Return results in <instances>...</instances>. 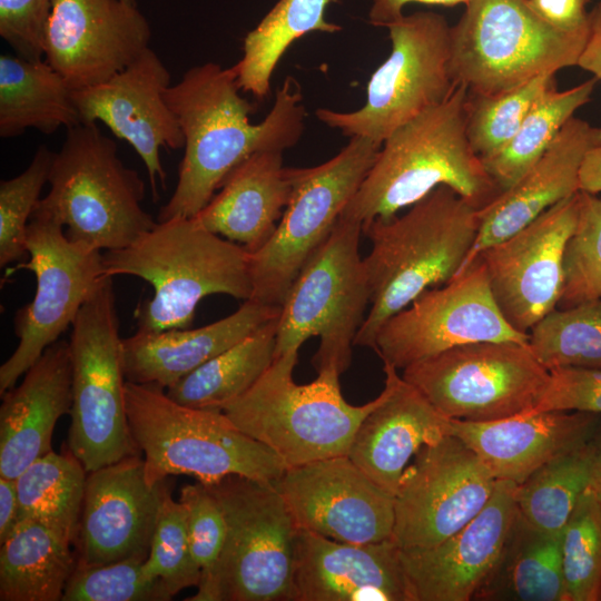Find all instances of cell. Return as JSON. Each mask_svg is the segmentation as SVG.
<instances>
[{"instance_id":"cell-1","label":"cell","mask_w":601,"mask_h":601,"mask_svg":"<svg viewBox=\"0 0 601 601\" xmlns=\"http://www.w3.org/2000/svg\"><path fill=\"white\" fill-rule=\"evenodd\" d=\"M240 90L235 66L224 68L216 62L189 68L165 90L185 144L176 188L157 221L195 217L247 157L258 151H285L300 140L306 112L295 78L284 79L273 107L258 124L250 122L255 106Z\"/></svg>"},{"instance_id":"cell-2","label":"cell","mask_w":601,"mask_h":601,"mask_svg":"<svg viewBox=\"0 0 601 601\" xmlns=\"http://www.w3.org/2000/svg\"><path fill=\"white\" fill-rule=\"evenodd\" d=\"M479 209L439 186L403 215L363 225L372 247L363 258L371 309L354 345L373 348L383 324L425 290L455 277L480 225Z\"/></svg>"},{"instance_id":"cell-3","label":"cell","mask_w":601,"mask_h":601,"mask_svg":"<svg viewBox=\"0 0 601 601\" xmlns=\"http://www.w3.org/2000/svg\"><path fill=\"white\" fill-rule=\"evenodd\" d=\"M102 267L105 276H136L152 286V297L134 313L140 332L190 327L206 296L247 300L253 293L249 253L195 217L157 221L129 246L102 252Z\"/></svg>"},{"instance_id":"cell-4","label":"cell","mask_w":601,"mask_h":601,"mask_svg":"<svg viewBox=\"0 0 601 601\" xmlns=\"http://www.w3.org/2000/svg\"><path fill=\"white\" fill-rule=\"evenodd\" d=\"M467 98L460 85L445 102L393 131L342 216L362 225L391 218L443 185L477 208L491 203L500 190L469 142Z\"/></svg>"},{"instance_id":"cell-5","label":"cell","mask_w":601,"mask_h":601,"mask_svg":"<svg viewBox=\"0 0 601 601\" xmlns=\"http://www.w3.org/2000/svg\"><path fill=\"white\" fill-rule=\"evenodd\" d=\"M125 400L151 486L170 475H189L205 485L228 475L274 482L286 470L270 449L239 431L220 410L181 405L159 385L127 381Z\"/></svg>"},{"instance_id":"cell-6","label":"cell","mask_w":601,"mask_h":601,"mask_svg":"<svg viewBox=\"0 0 601 601\" xmlns=\"http://www.w3.org/2000/svg\"><path fill=\"white\" fill-rule=\"evenodd\" d=\"M48 183L49 193L33 213L55 219L68 239L90 248H125L157 223L141 206L144 180L125 166L97 122L67 129Z\"/></svg>"},{"instance_id":"cell-7","label":"cell","mask_w":601,"mask_h":601,"mask_svg":"<svg viewBox=\"0 0 601 601\" xmlns=\"http://www.w3.org/2000/svg\"><path fill=\"white\" fill-rule=\"evenodd\" d=\"M299 351L276 356L260 378L221 412L243 433L270 449L287 467L347 455L364 417L385 397L352 405L342 395L339 375L317 373L297 384L293 372Z\"/></svg>"},{"instance_id":"cell-8","label":"cell","mask_w":601,"mask_h":601,"mask_svg":"<svg viewBox=\"0 0 601 601\" xmlns=\"http://www.w3.org/2000/svg\"><path fill=\"white\" fill-rule=\"evenodd\" d=\"M206 486L223 511L226 538L216 565L185 600L297 601L298 528L274 482L228 475Z\"/></svg>"},{"instance_id":"cell-9","label":"cell","mask_w":601,"mask_h":601,"mask_svg":"<svg viewBox=\"0 0 601 601\" xmlns=\"http://www.w3.org/2000/svg\"><path fill=\"white\" fill-rule=\"evenodd\" d=\"M361 221L341 216L323 245L294 279L280 308L275 357L299 351L319 337L312 359L317 373H344L371 292L364 259L358 252Z\"/></svg>"},{"instance_id":"cell-10","label":"cell","mask_w":601,"mask_h":601,"mask_svg":"<svg viewBox=\"0 0 601 601\" xmlns=\"http://www.w3.org/2000/svg\"><path fill=\"white\" fill-rule=\"evenodd\" d=\"M451 26L452 66L470 93L496 96L578 65L589 28L560 31L528 0H469Z\"/></svg>"},{"instance_id":"cell-11","label":"cell","mask_w":601,"mask_h":601,"mask_svg":"<svg viewBox=\"0 0 601 601\" xmlns=\"http://www.w3.org/2000/svg\"><path fill=\"white\" fill-rule=\"evenodd\" d=\"M391 52L372 73L365 104L353 111L315 110L342 135L378 144L397 128L445 102L460 86L452 66L451 26L433 11L403 14L387 27Z\"/></svg>"},{"instance_id":"cell-12","label":"cell","mask_w":601,"mask_h":601,"mask_svg":"<svg viewBox=\"0 0 601 601\" xmlns=\"http://www.w3.org/2000/svg\"><path fill=\"white\" fill-rule=\"evenodd\" d=\"M112 278L105 276L81 306L69 341L72 405L68 449L87 473L140 454L127 418Z\"/></svg>"},{"instance_id":"cell-13","label":"cell","mask_w":601,"mask_h":601,"mask_svg":"<svg viewBox=\"0 0 601 601\" xmlns=\"http://www.w3.org/2000/svg\"><path fill=\"white\" fill-rule=\"evenodd\" d=\"M381 144L352 137L327 161L289 168L288 205L268 242L249 253L252 297L282 306L294 279L333 231L374 164Z\"/></svg>"},{"instance_id":"cell-14","label":"cell","mask_w":601,"mask_h":601,"mask_svg":"<svg viewBox=\"0 0 601 601\" xmlns=\"http://www.w3.org/2000/svg\"><path fill=\"white\" fill-rule=\"evenodd\" d=\"M447 418L489 422L534 408L550 371L529 344L474 342L446 349L402 370Z\"/></svg>"},{"instance_id":"cell-15","label":"cell","mask_w":601,"mask_h":601,"mask_svg":"<svg viewBox=\"0 0 601 601\" xmlns=\"http://www.w3.org/2000/svg\"><path fill=\"white\" fill-rule=\"evenodd\" d=\"M28 262L8 273L27 269L36 277L31 302L19 308L13 329L17 348L0 366V394L14 386L60 335L71 327L87 298L105 277L102 252L68 239L62 225L32 214L27 226Z\"/></svg>"},{"instance_id":"cell-16","label":"cell","mask_w":601,"mask_h":601,"mask_svg":"<svg viewBox=\"0 0 601 601\" xmlns=\"http://www.w3.org/2000/svg\"><path fill=\"white\" fill-rule=\"evenodd\" d=\"M529 344V334L513 328L491 293L486 270L476 259L444 285L430 288L390 317L373 349L397 370L474 342Z\"/></svg>"},{"instance_id":"cell-17","label":"cell","mask_w":601,"mask_h":601,"mask_svg":"<svg viewBox=\"0 0 601 601\" xmlns=\"http://www.w3.org/2000/svg\"><path fill=\"white\" fill-rule=\"evenodd\" d=\"M496 482L475 453L451 434L423 446L400 479L393 541L403 550L442 542L482 511Z\"/></svg>"},{"instance_id":"cell-18","label":"cell","mask_w":601,"mask_h":601,"mask_svg":"<svg viewBox=\"0 0 601 601\" xmlns=\"http://www.w3.org/2000/svg\"><path fill=\"white\" fill-rule=\"evenodd\" d=\"M578 216L579 191L477 256L500 312L516 331L529 334L558 307L564 254Z\"/></svg>"},{"instance_id":"cell-19","label":"cell","mask_w":601,"mask_h":601,"mask_svg":"<svg viewBox=\"0 0 601 601\" xmlns=\"http://www.w3.org/2000/svg\"><path fill=\"white\" fill-rule=\"evenodd\" d=\"M274 484L298 530L357 544L392 538L394 496L348 455L287 467Z\"/></svg>"},{"instance_id":"cell-20","label":"cell","mask_w":601,"mask_h":601,"mask_svg":"<svg viewBox=\"0 0 601 601\" xmlns=\"http://www.w3.org/2000/svg\"><path fill=\"white\" fill-rule=\"evenodd\" d=\"M150 37L136 2L52 0L43 57L75 91L124 70L149 48Z\"/></svg>"},{"instance_id":"cell-21","label":"cell","mask_w":601,"mask_h":601,"mask_svg":"<svg viewBox=\"0 0 601 601\" xmlns=\"http://www.w3.org/2000/svg\"><path fill=\"white\" fill-rule=\"evenodd\" d=\"M169 86L167 67L147 48L107 81L72 91L81 122L101 121L141 158L155 201L159 198L157 181L162 189L167 185L160 148L178 150L185 144L177 117L164 97Z\"/></svg>"},{"instance_id":"cell-22","label":"cell","mask_w":601,"mask_h":601,"mask_svg":"<svg viewBox=\"0 0 601 601\" xmlns=\"http://www.w3.org/2000/svg\"><path fill=\"white\" fill-rule=\"evenodd\" d=\"M166 480L149 485L140 454L87 473L76 540L78 564L146 561Z\"/></svg>"},{"instance_id":"cell-23","label":"cell","mask_w":601,"mask_h":601,"mask_svg":"<svg viewBox=\"0 0 601 601\" xmlns=\"http://www.w3.org/2000/svg\"><path fill=\"white\" fill-rule=\"evenodd\" d=\"M516 484L497 481L494 492L466 525L424 549H401L412 601H469L495 568L518 514Z\"/></svg>"},{"instance_id":"cell-24","label":"cell","mask_w":601,"mask_h":601,"mask_svg":"<svg viewBox=\"0 0 601 601\" xmlns=\"http://www.w3.org/2000/svg\"><path fill=\"white\" fill-rule=\"evenodd\" d=\"M294 580L297 601H412L392 538L357 544L298 530Z\"/></svg>"},{"instance_id":"cell-25","label":"cell","mask_w":601,"mask_h":601,"mask_svg":"<svg viewBox=\"0 0 601 601\" xmlns=\"http://www.w3.org/2000/svg\"><path fill=\"white\" fill-rule=\"evenodd\" d=\"M601 146V127L572 117L543 155L510 188L479 209L475 242L455 276L487 247L515 234L546 209L579 191L585 154Z\"/></svg>"},{"instance_id":"cell-26","label":"cell","mask_w":601,"mask_h":601,"mask_svg":"<svg viewBox=\"0 0 601 601\" xmlns=\"http://www.w3.org/2000/svg\"><path fill=\"white\" fill-rule=\"evenodd\" d=\"M597 415L551 411L489 422L451 418L449 434L472 450L496 481L521 484L550 460L591 441Z\"/></svg>"},{"instance_id":"cell-27","label":"cell","mask_w":601,"mask_h":601,"mask_svg":"<svg viewBox=\"0 0 601 601\" xmlns=\"http://www.w3.org/2000/svg\"><path fill=\"white\" fill-rule=\"evenodd\" d=\"M385 397L358 425L348 457L382 490L395 496L400 479L425 445L449 435L450 420L413 385L383 363Z\"/></svg>"},{"instance_id":"cell-28","label":"cell","mask_w":601,"mask_h":601,"mask_svg":"<svg viewBox=\"0 0 601 601\" xmlns=\"http://www.w3.org/2000/svg\"><path fill=\"white\" fill-rule=\"evenodd\" d=\"M0 476L16 480L33 461L51 452L58 420L70 414L72 365L67 341L51 344L24 373L22 382L1 394Z\"/></svg>"},{"instance_id":"cell-29","label":"cell","mask_w":601,"mask_h":601,"mask_svg":"<svg viewBox=\"0 0 601 601\" xmlns=\"http://www.w3.org/2000/svg\"><path fill=\"white\" fill-rule=\"evenodd\" d=\"M280 308L249 298L233 314L198 328L137 331L121 339L125 378L167 388L279 316Z\"/></svg>"},{"instance_id":"cell-30","label":"cell","mask_w":601,"mask_h":601,"mask_svg":"<svg viewBox=\"0 0 601 601\" xmlns=\"http://www.w3.org/2000/svg\"><path fill=\"white\" fill-rule=\"evenodd\" d=\"M284 151H258L237 165L195 218L209 231L243 246L263 247L274 234L292 195Z\"/></svg>"},{"instance_id":"cell-31","label":"cell","mask_w":601,"mask_h":601,"mask_svg":"<svg viewBox=\"0 0 601 601\" xmlns=\"http://www.w3.org/2000/svg\"><path fill=\"white\" fill-rule=\"evenodd\" d=\"M72 91L45 60L0 56V137L16 138L33 128L52 134L81 122Z\"/></svg>"},{"instance_id":"cell-32","label":"cell","mask_w":601,"mask_h":601,"mask_svg":"<svg viewBox=\"0 0 601 601\" xmlns=\"http://www.w3.org/2000/svg\"><path fill=\"white\" fill-rule=\"evenodd\" d=\"M71 543L33 519H20L1 543V601H61L78 565Z\"/></svg>"},{"instance_id":"cell-33","label":"cell","mask_w":601,"mask_h":601,"mask_svg":"<svg viewBox=\"0 0 601 601\" xmlns=\"http://www.w3.org/2000/svg\"><path fill=\"white\" fill-rule=\"evenodd\" d=\"M475 597L485 600L568 601L562 532L540 531L518 512L500 559Z\"/></svg>"},{"instance_id":"cell-34","label":"cell","mask_w":601,"mask_h":601,"mask_svg":"<svg viewBox=\"0 0 601 601\" xmlns=\"http://www.w3.org/2000/svg\"><path fill=\"white\" fill-rule=\"evenodd\" d=\"M278 317L167 387V395L181 405L221 411L245 394L273 363Z\"/></svg>"},{"instance_id":"cell-35","label":"cell","mask_w":601,"mask_h":601,"mask_svg":"<svg viewBox=\"0 0 601 601\" xmlns=\"http://www.w3.org/2000/svg\"><path fill=\"white\" fill-rule=\"evenodd\" d=\"M335 0H278L243 41V57L234 65L243 91L257 99L269 95L273 73L287 49L311 32L336 33L326 19Z\"/></svg>"},{"instance_id":"cell-36","label":"cell","mask_w":601,"mask_h":601,"mask_svg":"<svg viewBox=\"0 0 601 601\" xmlns=\"http://www.w3.org/2000/svg\"><path fill=\"white\" fill-rule=\"evenodd\" d=\"M87 471L68 449L33 461L16 479L19 519H33L76 543Z\"/></svg>"},{"instance_id":"cell-37","label":"cell","mask_w":601,"mask_h":601,"mask_svg":"<svg viewBox=\"0 0 601 601\" xmlns=\"http://www.w3.org/2000/svg\"><path fill=\"white\" fill-rule=\"evenodd\" d=\"M594 437L550 460L516 484L518 512L530 525L546 533L563 531L581 494L591 484Z\"/></svg>"},{"instance_id":"cell-38","label":"cell","mask_w":601,"mask_h":601,"mask_svg":"<svg viewBox=\"0 0 601 601\" xmlns=\"http://www.w3.org/2000/svg\"><path fill=\"white\" fill-rule=\"evenodd\" d=\"M591 78L570 89H549L534 105L511 140L483 165L500 193L515 184L543 155L574 112L588 104L597 85Z\"/></svg>"},{"instance_id":"cell-39","label":"cell","mask_w":601,"mask_h":601,"mask_svg":"<svg viewBox=\"0 0 601 601\" xmlns=\"http://www.w3.org/2000/svg\"><path fill=\"white\" fill-rule=\"evenodd\" d=\"M529 346L549 371H601V298L555 308L529 332Z\"/></svg>"},{"instance_id":"cell-40","label":"cell","mask_w":601,"mask_h":601,"mask_svg":"<svg viewBox=\"0 0 601 601\" xmlns=\"http://www.w3.org/2000/svg\"><path fill=\"white\" fill-rule=\"evenodd\" d=\"M555 85V73L541 75L496 96L469 92L466 132L473 151L485 159L516 134L538 100Z\"/></svg>"},{"instance_id":"cell-41","label":"cell","mask_w":601,"mask_h":601,"mask_svg":"<svg viewBox=\"0 0 601 601\" xmlns=\"http://www.w3.org/2000/svg\"><path fill=\"white\" fill-rule=\"evenodd\" d=\"M568 601L601 600V503L589 486L562 531Z\"/></svg>"},{"instance_id":"cell-42","label":"cell","mask_w":601,"mask_h":601,"mask_svg":"<svg viewBox=\"0 0 601 601\" xmlns=\"http://www.w3.org/2000/svg\"><path fill=\"white\" fill-rule=\"evenodd\" d=\"M601 298V198L579 191V216L564 254L558 308Z\"/></svg>"},{"instance_id":"cell-43","label":"cell","mask_w":601,"mask_h":601,"mask_svg":"<svg viewBox=\"0 0 601 601\" xmlns=\"http://www.w3.org/2000/svg\"><path fill=\"white\" fill-rule=\"evenodd\" d=\"M53 156V151L41 145L21 174L0 183L1 267L28 256L27 226L49 180Z\"/></svg>"},{"instance_id":"cell-44","label":"cell","mask_w":601,"mask_h":601,"mask_svg":"<svg viewBox=\"0 0 601 601\" xmlns=\"http://www.w3.org/2000/svg\"><path fill=\"white\" fill-rule=\"evenodd\" d=\"M140 560L104 565L78 564L61 601H168L175 597L166 583L150 577Z\"/></svg>"},{"instance_id":"cell-45","label":"cell","mask_w":601,"mask_h":601,"mask_svg":"<svg viewBox=\"0 0 601 601\" xmlns=\"http://www.w3.org/2000/svg\"><path fill=\"white\" fill-rule=\"evenodd\" d=\"M144 569L150 577L162 580L174 595L186 588H197L201 579L189 546L186 510L173 499L166 483Z\"/></svg>"},{"instance_id":"cell-46","label":"cell","mask_w":601,"mask_h":601,"mask_svg":"<svg viewBox=\"0 0 601 601\" xmlns=\"http://www.w3.org/2000/svg\"><path fill=\"white\" fill-rule=\"evenodd\" d=\"M178 501L186 510L189 546L203 578L211 572L223 551L225 518L213 493L200 482L184 485Z\"/></svg>"},{"instance_id":"cell-47","label":"cell","mask_w":601,"mask_h":601,"mask_svg":"<svg viewBox=\"0 0 601 601\" xmlns=\"http://www.w3.org/2000/svg\"><path fill=\"white\" fill-rule=\"evenodd\" d=\"M551 411L601 414V371L581 367L550 370V380L542 396L526 414Z\"/></svg>"},{"instance_id":"cell-48","label":"cell","mask_w":601,"mask_h":601,"mask_svg":"<svg viewBox=\"0 0 601 601\" xmlns=\"http://www.w3.org/2000/svg\"><path fill=\"white\" fill-rule=\"evenodd\" d=\"M52 0H0V36L29 60H41Z\"/></svg>"},{"instance_id":"cell-49","label":"cell","mask_w":601,"mask_h":601,"mask_svg":"<svg viewBox=\"0 0 601 601\" xmlns=\"http://www.w3.org/2000/svg\"><path fill=\"white\" fill-rule=\"evenodd\" d=\"M589 0H528L530 8L544 22L564 32L589 28Z\"/></svg>"},{"instance_id":"cell-50","label":"cell","mask_w":601,"mask_h":601,"mask_svg":"<svg viewBox=\"0 0 601 601\" xmlns=\"http://www.w3.org/2000/svg\"><path fill=\"white\" fill-rule=\"evenodd\" d=\"M469 0H371L368 22L375 27H387L401 18L407 4L422 3L428 6L454 7L466 4Z\"/></svg>"},{"instance_id":"cell-51","label":"cell","mask_w":601,"mask_h":601,"mask_svg":"<svg viewBox=\"0 0 601 601\" xmlns=\"http://www.w3.org/2000/svg\"><path fill=\"white\" fill-rule=\"evenodd\" d=\"M577 66L601 80V1L589 12V32Z\"/></svg>"},{"instance_id":"cell-52","label":"cell","mask_w":601,"mask_h":601,"mask_svg":"<svg viewBox=\"0 0 601 601\" xmlns=\"http://www.w3.org/2000/svg\"><path fill=\"white\" fill-rule=\"evenodd\" d=\"M19 519V500L16 480L0 476V543L13 530Z\"/></svg>"},{"instance_id":"cell-53","label":"cell","mask_w":601,"mask_h":601,"mask_svg":"<svg viewBox=\"0 0 601 601\" xmlns=\"http://www.w3.org/2000/svg\"><path fill=\"white\" fill-rule=\"evenodd\" d=\"M579 191L601 193V146L589 150L579 171Z\"/></svg>"},{"instance_id":"cell-54","label":"cell","mask_w":601,"mask_h":601,"mask_svg":"<svg viewBox=\"0 0 601 601\" xmlns=\"http://www.w3.org/2000/svg\"><path fill=\"white\" fill-rule=\"evenodd\" d=\"M595 441V455H594V463H593V471H592V480L590 487L594 492L597 499L601 503V437L597 439Z\"/></svg>"},{"instance_id":"cell-55","label":"cell","mask_w":601,"mask_h":601,"mask_svg":"<svg viewBox=\"0 0 601 601\" xmlns=\"http://www.w3.org/2000/svg\"><path fill=\"white\" fill-rule=\"evenodd\" d=\"M125 1L135 2V0H125Z\"/></svg>"}]
</instances>
